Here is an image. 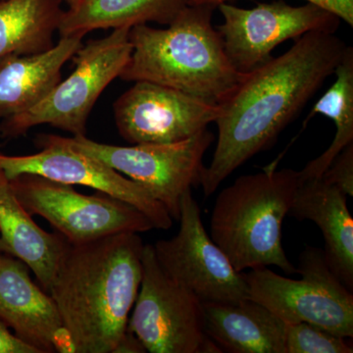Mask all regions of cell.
Returning <instances> with one entry per match:
<instances>
[{
	"mask_svg": "<svg viewBox=\"0 0 353 353\" xmlns=\"http://www.w3.org/2000/svg\"><path fill=\"white\" fill-rule=\"evenodd\" d=\"M347 48L333 32H307L284 54L243 74L218 104L217 145L201 176L206 196L250 158L271 148L333 75Z\"/></svg>",
	"mask_w": 353,
	"mask_h": 353,
	"instance_id": "obj_1",
	"label": "cell"
},
{
	"mask_svg": "<svg viewBox=\"0 0 353 353\" xmlns=\"http://www.w3.org/2000/svg\"><path fill=\"white\" fill-rule=\"evenodd\" d=\"M143 246L137 233L69 243L48 294L74 353H117L141 287Z\"/></svg>",
	"mask_w": 353,
	"mask_h": 353,
	"instance_id": "obj_2",
	"label": "cell"
},
{
	"mask_svg": "<svg viewBox=\"0 0 353 353\" xmlns=\"http://www.w3.org/2000/svg\"><path fill=\"white\" fill-rule=\"evenodd\" d=\"M215 9L188 6L167 29L131 28L132 51L121 80L157 83L218 105L243 74L230 63L213 28Z\"/></svg>",
	"mask_w": 353,
	"mask_h": 353,
	"instance_id": "obj_3",
	"label": "cell"
},
{
	"mask_svg": "<svg viewBox=\"0 0 353 353\" xmlns=\"http://www.w3.org/2000/svg\"><path fill=\"white\" fill-rule=\"evenodd\" d=\"M299 185V171L269 167L221 190L210 238L236 271L276 266L288 275L296 273L283 248L282 226Z\"/></svg>",
	"mask_w": 353,
	"mask_h": 353,
	"instance_id": "obj_4",
	"label": "cell"
},
{
	"mask_svg": "<svg viewBox=\"0 0 353 353\" xmlns=\"http://www.w3.org/2000/svg\"><path fill=\"white\" fill-rule=\"evenodd\" d=\"M215 136L208 129L171 143H141L130 146L97 143L85 136L71 138L39 134L34 143L64 146L85 153L143 185L163 204L172 219H180L181 201L192 187L201 185L203 157Z\"/></svg>",
	"mask_w": 353,
	"mask_h": 353,
	"instance_id": "obj_5",
	"label": "cell"
},
{
	"mask_svg": "<svg viewBox=\"0 0 353 353\" xmlns=\"http://www.w3.org/2000/svg\"><path fill=\"white\" fill-rule=\"evenodd\" d=\"M130 28L90 39L74 55L75 70L43 101L0 123V138L17 139L32 128L50 125L74 136H85L90 114L102 92L119 78L131 57Z\"/></svg>",
	"mask_w": 353,
	"mask_h": 353,
	"instance_id": "obj_6",
	"label": "cell"
},
{
	"mask_svg": "<svg viewBox=\"0 0 353 353\" xmlns=\"http://www.w3.org/2000/svg\"><path fill=\"white\" fill-rule=\"evenodd\" d=\"M299 280L267 267L243 273L250 299L285 323L307 322L343 338L353 336L352 292L332 271L324 250L307 248L299 257Z\"/></svg>",
	"mask_w": 353,
	"mask_h": 353,
	"instance_id": "obj_7",
	"label": "cell"
},
{
	"mask_svg": "<svg viewBox=\"0 0 353 353\" xmlns=\"http://www.w3.org/2000/svg\"><path fill=\"white\" fill-rule=\"evenodd\" d=\"M141 282L128 330L150 353H220L206 334L203 303L169 277L154 248L143 246Z\"/></svg>",
	"mask_w": 353,
	"mask_h": 353,
	"instance_id": "obj_8",
	"label": "cell"
},
{
	"mask_svg": "<svg viewBox=\"0 0 353 353\" xmlns=\"http://www.w3.org/2000/svg\"><path fill=\"white\" fill-rule=\"evenodd\" d=\"M9 180L26 211L48 221L73 245L154 229L141 210L108 194L99 192L87 196L77 192L73 185L34 174H22Z\"/></svg>",
	"mask_w": 353,
	"mask_h": 353,
	"instance_id": "obj_9",
	"label": "cell"
},
{
	"mask_svg": "<svg viewBox=\"0 0 353 353\" xmlns=\"http://www.w3.org/2000/svg\"><path fill=\"white\" fill-rule=\"evenodd\" d=\"M179 222L176 236L153 245L165 273L194 292L202 303H239L250 299L243 272L234 268L208 236L192 190L182 197Z\"/></svg>",
	"mask_w": 353,
	"mask_h": 353,
	"instance_id": "obj_10",
	"label": "cell"
},
{
	"mask_svg": "<svg viewBox=\"0 0 353 353\" xmlns=\"http://www.w3.org/2000/svg\"><path fill=\"white\" fill-rule=\"evenodd\" d=\"M224 23L218 27L228 60L240 74H248L272 59V51L288 39L310 32H336L341 19L322 6L307 2L290 6L284 0L259 3L252 9L222 3Z\"/></svg>",
	"mask_w": 353,
	"mask_h": 353,
	"instance_id": "obj_11",
	"label": "cell"
},
{
	"mask_svg": "<svg viewBox=\"0 0 353 353\" xmlns=\"http://www.w3.org/2000/svg\"><path fill=\"white\" fill-rule=\"evenodd\" d=\"M113 111L120 136L131 145L183 141L219 116L215 104L150 82H134L114 102Z\"/></svg>",
	"mask_w": 353,
	"mask_h": 353,
	"instance_id": "obj_12",
	"label": "cell"
},
{
	"mask_svg": "<svg viewBox=\"0 0 353 353\" xmlns=\"http://www.w3.org/2000/svg\"><path fill=\"white\" fill-rule=\"evenodd\" d=\"M0 169L8 179L22 174H34L54 182L92 188L132 204L148 216L155 229L168 230L173 225V219L163 204L143 185L101 160L64 146L43 145L39 152L29 155L0 152Z\"/></svg>",
	"mask_w": 353,
	"mask_h": 353,
	"instance_id": "obj_13",
	"label": "cell"
},
{
	"mask_svg": "<svg viewBox=\"0 0 353 353\" xmlns=\"http://www.w3.org/2000/svg\"><path fill=\"white\" fill-rule=\"evenodd\" d=\"M29 270L21 260L0 254V321L39 353H74L57 304Z\"/></svg>",
	"mask_w": 353,
	"mask_h": 353,
	"instance_id": "obj_14",
	"label": "cell"
},
{
	"mask_svg": "<svg viewBox=\"0 0 353 353\" xmlns=\"http://www.w3.org/2000/svg\"><path fill=\"white\" fill-rule=\"evenodd\" d=\"M347 194L321 178L299 183L289 215L310 220L321 230L324 253L332 271L350 292L353 290V219Z\"/></svg>",
	"mask_w": 353,
	"mask_h": 353,
	"instance_id": "obj_15",
	"label": "cell"
},
{
	"mask_svg": "<svg viewBox=\"0 0 353 353\" xmlns=\"http://www.w3.org/2000/svg\"><path fill=\"white\" fill-rule=\"evenodd\" d=\"M68 245L61 234L48 233L34 222L14 194L8 176L0 169L2 253L24 262L48 292Z\"/></svg>",
	"mask_w": 353,
	"mask_h": 353,
	"instance_id": "obj_16",
	"label": "cell"
},
{
	"mask_svg": "<svg viewBox=\"0 0 353 353\" xmlns=\"http://www.w3.org/2000/svg\"><path fill=\"white\" fill-rule=\"evenodd\" d=\"M82 36L62 37L38 54L0 59V119L29 110L61 81L62 68L83 46Z\"/></svg>",
	"mask_w": 353,
	"mask_h": 353,
	"instance_id": "obj_17",
	"label": "cell"
},
{
	"mask_svg": "<svg viewBox=\"0 0 353 353\" xmlns=\"http://www.w3.org/2000/svg\"><path fill=\"white\" fill-rule=\"evenodd\" d=\"M205 330L222 352L287 353V323L252 299L203 303Z\"/></svg>",
	"mask_w": 353,
	"mask_h": 353,
	"instance_id": "obj_18",
	"label": "cell"
},
{
	"mask_svg": "<svg viewBox=\"0 0 353 353\" xmlns=\"http://www.w3.org/2000/svg\"><path fill=\"white\" fill-rule=\"evenodd\" d=\"M188 6V0H78L62 13L57 32L60 38L85 37L150 22L168 26Z\"/></svg>",
	"mask_w": 353,
	"mask_h": 353,
	"instance_id": "obj_19",
	"label": "cell"
},
{
	"mask_svg": "<svg viewBox=\"0 0 353 353\" xmlns=\"http://www.w3.org/2000/svg\"><path fill=\"white\" fill-rule=\"evenodd\" d=\"M61 0H0V59L38 54L54 46Z\"/></svg>",
	"mask_w": 353,
	"mask_h": 353,
	"instance_id": "obj_20",
	"label": "cell"
},
{
	"mask_svg": "<svg viewBox=\"0 0 353 353\" xmlns=\"http://www.w3.org/2000/svg\"><path fill=\"white\" fill-rule=\"evenodd\" d=\"M336 81L322 95L311 115L322 114L333 121L336 134L326 152L299 171V183L308 179L321 178L336 155L353 143V50L347 48L343 59L334 70ZM308 118V119H309Z\"/></svg>",
	"mask_w": 353,
	"mask_h": 353,
	"instance_id": "obj_21",
	"label": "cell"
},
{
	"mask_svg": "<svg viewBox=\"0 0 353 353\" xmlns=\"http://www.w3.org/2000/svg\"><path fill=\"white\" fill-rule=\"evenodd\" d=\"M343 336L307 322L287 323V353H352Z\"/></svg>",
	"mask_w": 353,
	"mask_h": 353,
	"instance_id": "obj_22",
	"label": "cell"
},
{
	"mask_svg": "<svg viewBox=\"0 0 353 353\" xmlns=\"http://www.w3.org/2000/svg\"><path fill=\"white\" fill-rule=\"evenodd\" d=\"M321 179L347 196H353V143L345 146L333 160Z\"/></svg>",
	"mask_w": 353,
	"mask_h": 353,
	"instance_id": "obj_23",
	"label": "cell"
},
{
	"mask_svg": "<svg viewBox=\"0 0 353 353\" xmlns=\"http://www.w3.org/2000/svg\"><path fill=\"white\" fill-rule=\"evenodd\" d=\"M231 0H188L189 6H208L217 8L220 4L226 3ZM307 2L317 4L323 8L336 14L341 20L347 24L353 26V0H306Z\"/></svg>",
	"mask_w": 353,
	"mask_h": 353,
	"instance_id": "obj_24",
	"label": "cell"
},
{
	"mask_svg": "<svg viewBox=\"0 0 353 353\" xmlns=\"http://www.w3.org/2000/svg\"><path fill=\"white\" fill-rule=\"evenodd\" d=\"M0 353H39V350L13 334L8 327L0 321Z\"/></svg>",
	"mask_w": 353,
	"mask_h": 353,
	"instance_id": "obj_25",
	"label": "cell"
},
{
	"mask_svg": "<svg viewBox=\"0 0 353 353\" xmlns=\"http://www.w3.org/2000/svg\"><path fill=\"white\" fill-rule=\"evenodd\" d=\"M62 2H65V3L68 6V7L74 6L78 0H61Z\"/></svg>",
	"mask_w": 353,
	"mask_h": 353,
	"instance_id": "obj_26",
	"label": "cell"
},
{
	"mask_svg": "<svg viewBox=\"0 0 353 353\" xmlns=\"http://www.w3.org/2000/svg\"><path fill=\"white\" fill-rule=\"evenodd\" d=\"M0 254H2L1 246H0Z\"/></svg>",
	"mask_w": 353,
	"mask_h": 353,
	"instance_id": "obj_27",
	"label": "cell"
}]
</instances>
